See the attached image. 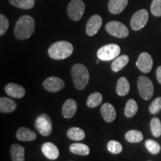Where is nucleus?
I'll use <instances>...</instances> for the list:
<instances>
[{
  "label": "nucleus",
  "instance_id": "18",
  "mask_svg": "<svg viewBox=\"0 0 161 161\" xmlns=\"http://www.w3.org/2000/svg\"><path fill=\"white\" fill-rule=\"evenodd\" d=\"M16 136L18 140L20 141H33L37 138L36 133L25 127L19 128L17 131Z\"/></svg>",
  "mask_w": 161,
  "mask_h": 161
},
{
  "label": "nucleus",
  "instance_id": "24",
  "mask_svg": "<svg viewBox=\"0 0 161 161\" xmlns=\"http://www.w3.org/2000/svg\"><path fill=\"white\" fill-rule=\"evenodd\" d=\"M67 136L72 140L80 141L84 140L85 137V133L82 129L77 127H72L67 131Z\"/></svg>",
  "mask_w": 161,
  "mask_h": 161
},
{
  "label": "nucleus",
  "instance_id": "23",
  "mask_svg": "<svg viewBox=\"0 0 161 161\" xmlns=\"http://www.w3.org/2000/svg\"><path fill=\"white\" fill-rule=\"evenodd\" d=\"M70 152L75 154L86 156L90 154V148L86 145L82 143H73L69 147Z\"/></svg>",
  "mask_w": 161,
  "mask_h": 161
},
{
  "label": "nucleus",
  "instance_id": "33",
  "mask_svg": "<svg viewBox=\"0 0 161 161\" xmlns=\"http://www.w3.org/2000/svg\"><path fill=\"white\" fill-rule=\"evenodd\" d=\"M161 110V97H158L152 102L149 106V111L152 114H156Z\"/></svg>",
  "mask_w": 161,
  "mask_h": 161
},
{
  "label": "nucleus",
  "instance_id": "17",
  "mask_svg": "<svg viewBox=\"0 0 161 161\" xmlns=\"http://www.w3.org/2000/svg\"><path fill=\"white\" fill-rule=\"evenodd\" d=\"M128 3V0H110L108 10L113 14H119L124 11Z\"/></svg>",
  "mask_w": 161,
  "mask_h": 161
},
{
  "label": "nucleus",
  "instance_id": "32",
  "mask_svg": "<svg viewBox=\"0 0 161 161\" xmlns=\"http://www.w3.org/2000/svg\"><path fill=\"white\" fill-rule=\"evenodd\" d=\"M151 11L155 17H161V0H153Z\"/></svg>",
  "mask_w": 161,
  "mask_h": 161
},
{
  "label": "nucleus",
  "instance_id": "12",
  "mask_svg": "<svg viewBox=\"0 0 161 161\" xmlns=\"http://www.w3.org/2000/svg\"><path fill=\"white\" fill-rule=\"evenodd\" d=\"M102 24V19L99 15H93L88 20L86 26V32L88 36H94L99 31Z\"/></svg>",
  "mask_w": 161,
  "mask_h": 161
},
{
  "label": "nucleus",
  "instance_id": "26",
  "mask_svg": "<svg viewBox=\"0 0 161 161\" xmlns=\"http://www.w3.org/2000/svg\"><path fill=\"white\" fill-rule=\"evenodd\" d=\"M10 3L21 9H31L35 5V0H9Z\"/></svg>",
  "mask_w": 161,
  "mask_h": 161
},
{
  "label": "nucleus",
  "instance_id": "34",
  "mask_svg": "<svg viewBox=\"0 0 161 161\" xmlns=\"http://www.w3.org/2000/svg\"><path fill=\"white\" fill-rule=\"evenodd\" d=\"M9 27V21L5 15H0V35L3 36Z\"/></svg>",
  "mask_w": 161,
  "mask_h": 161
},
{
  "label": "nucleus",
  "instance_id": "10",
  "mask_svg": "<svg viewBox=\"0 0 161 161\" xmlns=\"http://www.w3.org/2000/svg\"><path fill=\"white\" fill-rule=\"evenodd\" d=\"M136 65L141 72L143 73H148L152 70L153 66V59L152 56L147 52H142L139 55Z\"/></svg>",
  "mask_w": 161,
  "mask_h": 161
},
{
  "label": "nucleus",
  "instance_id": "27",
  "mask_svg": "<svg viewBox=\"0 0 161 161\" xmlns=\"http://www.w3.org/2000/svg\"><path fill=\"white\" fill-rule=\"evenodd\" d=\"M125 139L129 142L136 143L143 140V135L137 130H130L125 134Z\"/></svg>",
  "mask_w": 161,
  "mask_h": 161
},
{
  "label": "nucleus",
  "instance_id": "35",
  "mask_svg": "<svg viewBox=\"0 0 161 161\" xmlns=\"http://www.w3.org/2000/svg\"><path fill=\"white\" fill-rule=\"evenodd\" d=\"M156 75H157V79H158V82L161 84V66L158 67L156 72Z\"/></svg>",
  "mask_w": 161,
  "mask_h": 161
},
{
  "label": "nucleus",
  "instance_id": "1",
  "mask_svg": "<svg viewBox=\"0 0 161 161\" xmlns=\"http://www.w3.org/2000/svg\"><path fill=\"white\" fill-rule=\"evenodd\" d=\"M35 29V19L31 16H23V17L19 18L15 25V37L20 40L28 39L33 35Z\"/></svg>",
  "mask_w": 161,
  "mask_h": 161
},
{
  "label": "nucleus",
  "instance_id": "4",
  "mask_svg": "<svg viewBox=\"0 0 161 161\" xmlns=\"http://www.w3.org/2000/svg\"><path fill=\"white\" fill-rule=\"evenodd\" d=\"M137 87L139 93L145 100H148L154 94V85L149 78L145 75H141L138 78Z\"/></svg>",
  "mask_w": 161,
  "mask_h": 161
},
{
  "label": "nucleus",
  "instance_id": "20",
  "mask_svg": "<svg viewBox=\"0 0 161 161\" xmlns=\"http://www.w3.org/2000/svg\"><path fill=\"white\" fill-rule=\"evenodd\" d=\"M17 108V103L9 98H0V111L2 113H11Z\"/></svg>",
  "mask_w": 161,
  "mask_h": 161
},
{
  "label": "nucleus",
  "instance_id": "25",
  "mask_svg": "<svg viewBox=\"0 0 161 161\" xmlns=\"http://www.w3.org/2000/svg\"><path fill=\"white\" fill-rule=\"evenodd\" d=\"M138 110V105L135 100L130 99L127 102L125 108V115L127 117H133Z\"/></svg>",
  "mask_w": 161,
  "mask_h": 161
},
{
  "label": "nucleus",
  "instance_id": "31",
  "mask_svg": "<svg viewBox=\"0 0 161 161\" xmlns=\"http://www.w3.org/2000/svg\"><path fill=\"white\" fill-rule=\"evenodd\" d=\"M108 149L112 154H117L122 152V146L120 142L116 140H110L108 143Z\"/></svg>",
  "mask_w": 161,
  "mask_h": 161
},
{
  "label": "nucleus",
  "instance_id": "8",
  "mask_svg": "<svg viewBox=\"0 0 161 161\" xmlns=\"http://www.w3.org/2000/svg\"><path fill=\"white\" fill-rule=\"evenodd\" d=\"M35 128L41 135L48 136L52 131V123L50 117L46 114H41L36 119Z\"/></svg>",
  "mask_w": 161,
  "mask_h": 161
},
{
  "label": "nucleus",
  "instance_id": "19",
  "mask_svg": "<svg viewBox=\"0 0 161 161\" xmlns=\"http://www.w3.org/2000/svg\"><path fill=\"white\" fill-rule=\"evenodd\" d=\"M11 155L13 161H25V148L19 144H13L11 147Z\"/></svg>",
  "mask_w": 161,
  "mask_h": 161
},
{
  "label": "nucleus",
  "instance_id": "21",
  "mask_svg": "<svg viewBox=\"0 0 161 161\" xmlns=\"http://www.w3.org/2000/svg\"><path fill=\"white\" fill-rule=\"evenodd\" d=\"M129 61V58L128 55H123L119 56L113 61L111 64V69L114 72H119L122 70L128 64Z\"/></svg>",
  "mask_w": 161,
  "mask_h": 161
},
{
  "label": "nucleus",
  "instance_id": "14",
  "mask_svg": "<svg viewBox=\"0 0 161 161\" xmlns=\"http://www.w3.org/2000/svg\"><path fill=\"white\" fill-rule=\"evenodd\" d=\"M101 114L107 122H114L116 119V113L114 107L110 103H104L101 108Z\"/></svg>",
  "mask_w": 161,
  "mask_h": 161
},
{
  "label": "nucleus",
  "instance_id": "9",
  "mask_svg": "<svg viewBox=\"0 0 161 161\" xmlns=\"http://www.w3.org/2000/svg\"><path fill=\"white\" fill-rule=\"evenodd\" d=\"M148 20V13L146 10H139L132 16L130 27L134 31H139L145 27Z\"/></svg>",
  "mask_w": 161,
  "mask_h": 161
},
{
  "label": "nucleus",
  "instance_id": "15",
  "mask_svg": "<svg viewBox=\"0 0 161 161\" xmlns=\"http://www.w3.org/2000/svg\"><path fill=\"white\" fill-rule=\"evenodd\" d=\"M77 103L73 99H67L64 102L63 108H62V114L64 117L70 119L75 114L77 110Z\"/></svg>",
  "mask_w": 161,
  "mask_h": 161
},
{
  "label": "nucleus",
  "instance_id": "2",
  "mask_svg": "<svg viewBox=\"0 0 161 161\" xmlns=\"http://www.w3.org/2000/svg\"><path fill=\"white\" fill-rule=\"evenodd\" d=\"M73 52V46L67 41H58L50 46L48 53L54 60H64L69 58Z\"/></svg>",
  "mask_w": 161,
  "mask_h": 161
},
{
  "label": "nucleus",
  "instance_id": "16",
  "mask_svg": "<svg viewBox=\"0 0 161 161\" xmlns=\"http://www.w3.org/2000/svg\"><path fill=\"white\" fill-rule=\"evenodd\" d=\"M42 152L49 160H56L59 156V151L55 145L52 142H46L42 146Z\"/></svg>",
  "mask_w": 161,
  "mask_h": 161
},
{
  "label": "nucleus",
  "instance_id": "11",
  "mask_svg": "<svg viewBox=\"0 0 161 161\" xmlns=\"http://www.w3.org/2000/svg\"><path fill=\"white\" fill-rule=\"evenodd\" d=\"M43 86L49 92H59L64 87V81L58 77H49L44 80Z\"/></svg>",
  "mask_w": 161,
  "mask_h": 161
},
{
  "label": "nucleus",
  "instance_id": "28",
  "mask_svg": "<svg viewBox=\"0 0 161 161\" xmlns=\"http://www.w3.org/2000/svg\"><path fill=\"white\" fill-rule=\"evenodd\" d=\"M102 102V96L100 92H93L90 94L87 98L86 104L90 108H96Z\"/></svg>",
  "mask_w": 161,
  "mask_h": 161
},
{
  "label": "nucleus",
  "instance_id": "22",
  "mask_svg": "<svg viewBox=\"0 0 161 161\" xmlns=\"http://www.w3.org/2000/svg\"><path fill=\"white\" fill-rule=\"evenodd\" d=\"M130 91V84L128 79L122 77L119 79L116 85V92L119 96H125Z\"/></svg>",
  "mask_w": 161,
  "mask_h": 161
},
{
  "label": "nucleus",
  "instance_id": "3",
  "mask_svg": "<svg viewBox=\"0 0 161 161\" xmlns=\"http://www.w3.org/2000/svg\"><path fill=\"white\" fill-rule=\"evenodd\" d=\"M71 74L74 85L78 90H84L88 84L90 74L88 69L83 64H77L72 67Z\"/></svg>",
  "mask_w": 161,
  "mask_h": 161
},
{
  "label": "nucleus",
  "instance_id": "30",
  "mask_svg": "<svg viewBox=\"0 0 161 161\" xmlns=\"http://www.w3.org/2000/svg\"><path fill=\"white\" fill-rule=\"evenodd\" d=\"M146 147L148 152L152 154H157L160 152V146L158 142L152 140H148L146 142Z\"/></svg>",
  "mask_w": 161,
  "mask_h": 161
},
{
  "label": "nucleus",
  "instance_id": "29",
  "mask_svg": "<svg viewBox=\"0 0 161 161\" xmlns=\"http://www.w3.org/2000/svg\"><path fill=\"white\" fill-rule=\"evenodd\" d=\"M151 130L153 136L155 137H159L161 135V122L158 118H153L150 123Z\"/></svg>",
  "mask_w": 161,
  "mask_h": 161
},
{
  "label": "nucleus",
  "instance_id": "13",
  "mask_svg": "<svg viewBox=\"0 0 161 161\" xmlns=\"http://www.w3.org/2000/svg\"><path fill=\"white\" fill-rule=\"evenodd\" d=\"M5 92L10 97L15 98H22L25 94V90L23 86L14 83L7 84L5 88Z\"/></svg>",
  "mask_w": 161,
  "mask_h": 161
},
{
  "label": "nucleus",
  "instance_id": "7",
  "mask_svg": "<svg viewBox=\"0 0 161 161\" xmlns=\"http://www.w3.org/2000/svg\"><path fill=\"white\" fill-rule=\"evenodd\" d=\"M105 29L108 34L118 38H125L129 35V31H128V28L120 22H109L106 25Z\"/></svg>",
  "mask_w": 161,
  "mask_h": 161
},
{
  "label": "nucleus",
  "instance_id": "5",
  "mask_svg": "<svg viewBox=\"0 0 161 161\" xmlns=\"http://www.w3.org/2000/svg\"><path fill=\"white\" fill-rule=\"evenodd\" d=\"M120 47L116 44H108L100 48L97 52L98 59L104 61L115 59L120 54Z\"/></svg>",
  "mask_w": 161,
  "mask_h": 161
},
{
  "label": "nucleus",
  "instance_id": "6",
  "mask_svg": "<svg viewBox=\"0 0 161 161\" xmlns=\"http://www.w3.org/2000/svg\"><path fill=\"white\" fill-rule=\"evenodd\" d=\"M85 5L81 0H72L67 6V14L74 21H78L83 17Z\"/></svg>",
  "mask_w": 161,
  "mask_h": 161
}]
</instances>
